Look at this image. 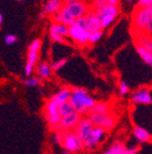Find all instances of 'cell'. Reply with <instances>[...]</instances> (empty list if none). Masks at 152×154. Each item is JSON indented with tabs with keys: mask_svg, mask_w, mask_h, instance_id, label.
<instances>
[{
	"mask_svg": "<svg viewBox=\"0 0 152 154\" xmlns=\"http://www.w3.org/2000/svg\"><path fill=\"white\" fill-rule=\"evenodd\" d=\"M40 84V78L38 77H29L24 80V85L27 87H37Z\"/></svg>",
	"mask_w": 152,
	"mask_h": 154,
	"instance_id": "obj_25",
	"label": "cell"
},
{
	"mask_svg": "<svg viewBox=\"0 0 152 154\" xmlns=\"http://www.w3.org/2000/svg\"><path fill=\"white\" fill-rule=\"evenodd\" d=\"M66 133H67V131H64V130L55 131L54 134H53V140L55 141V143H57V144H61V146H62L63 140H64Z\"/></svg>",
	"mask_w": 152,
	"mask_h": 154,
	"instance_id": "obj_24",
	"label": "cell"
},
{
	"mask_svg": "<svg viewBox=\"0 0 152 154\" xmlns=\"http://www.w3.org/2000/svg\"><path fill=\"white\" fill-rule=\"evenodd\" d=\"M89 120L93 122L96 128H100L105 132H110L115 128L117 123V119L115 116L111 115H98V113H89L87 116Z\"/></svg>",
	"mask_w": 152,
	"mask_h": 154,
	"instance_id": "obj_4",
	"label": "cell"
},
{
	"mask_svg": "<svg viewBox=\"0 0 152 154\" xmlns=\"http://www.w3.org/2000/svg\"><path fill=\"white\" fill-rule=\"evenodd\" d=\"M129 90H130L129 89V85L126 82H121L119 84V92H120V94L122 96L127 95L129 93Z\"/></svg>",
	"mask_w": 152,
	"mask_h": 154,
	"instance_id": "obj_29",
	"label": "cell"
},
{
	"mask_svg": "<svg viewBox=\"0 0 152 154\" xmlns=\"http://www.w3.org/2000/svg\"><path fill=\"white\" fill-rule=\"evenodd\" d=\"M133 135L135 139L140 143H147L152 140V135L140 125H134L133 126Z\"/></svg>",
	"mask_w": 152,
	"mask_h": 154,
	"instance_id": "obj_13",
	"label": "cell"
},
{
	"mask_svg": "<svg viewBox=\"0 0 152 154\" xmlns=\"http://www.w3.org/2000/svg\"><path fill=\"white\" fill-rule=\"evenodd\" d=\"M1 23H2V15L0 14V25H1Z\"/></svg>",
	"mask_w": 152,
	"mask_h": 154,
	"instance_id": "obj_40",
	"label": "cell"
},
{
	"mask_svg": "<svg viewBox=\"0 0 152 154\" xmlns=\"http://www.w3.org/2000/svg\"><path fill=\"white\" fill-rule=\"evenodd\" d=\"M152 7V0H138V8L150 9Z\"/></svg>",
	"mask_w": 152,
	"mask_h": 154,
	"instance_id": "obj_30",
	"label": "cell"
},
{
	"mask_svg": "<svg viewBox=\"0 0 152 154\" xmlns=\"http://www.w3.org/2000/svg\"><path fill=\"white\" fill-rule=\"evenodd\" d=\"M67 63V59H60V60H57V61H54V62L51 64V70H53V71H57V70H60L61 67H63L65 64Z\"/></svg>",
	"mask_w": 152,
	"mask_h": 154,
	"instance_id": "obj_27",
	"label": "cell"
},
{
	"mask_svg": "<svg viewBox=\"0 0 152 154\" xmlns=\"http://www.w3.org/2000/svg\"><path fill=\"white\" fill-rule=\"evenodd\" d=\"M82 118V116L79 115L78 112L75 111L74 113L72 115L67 116V117H64L62 118L61 122H60V125H59V130H64V131H74L76 128V126L78 125L79 121L81 120Z\"/></svg>",
	"mask_w": 152,
	"mask_h": 154,
	"instance_id": "obj_11",
	"label": "cell"
},
{
	"mask_svg": "<svg viewBox=\"0 0 152 154\" xmlns=\"http://www.w3.org/2000/svg\"><path fill=\"white\" fill-rule=\"evenodd\" d=\"M151 18H152V13L149 9L138 8L135 12H134L133 25L136 30L144 31V30H146L148 25H149Z\"/></svg>",
	"mask_w": 152,
	"mask_h": 154,
	"instance_id": "obj_6",
	"label": "cell"
},
{
	"mask_svg": "<svg viewBox=\"0 0 152 154\" xmlns=\"http://www.w3.org/2000/svg\"><path fill=\"white\" fill-rule=\"evenodd\" d=\"M40 48V41L39 40H35L33 41L30 46H29V53H37Z\"/></svg>",
	"mask_w": 152,
	"mask_h": 154,
	"instance_id": "obj_28",
	"label": "cell"
},
{
	"mask_svg": "<svg viewBox=\"0 0 152 154\" xmlns=\"http://www.w3.org/2000/svg\"><path fill=\"white\" fill-rule=\"evenodd\" d=\"M135 45H139L143 48H145L146 51H151L152 53V38L150 35H139L136 40Z\"/></svg>",
	"mask_w": 152,
	"mask_h": 154,
	"instance_id": "obj_18",
	"label": "cell"
},
{
	"mask_svg": "<svg viewBox=\"0 0 152 154\" xmlns=\"http://www.w3.org/2000/svg\"><path fill=\"white\" fill-rule=\"evenodd\" d=\"M50 33L57 34V35L61 36H68L69 31H68V27L64 26L62 24H53L50 28Z\"/></svg>",
	"mask_w": 152,
	"mask_h": 154,
	"instance_id": "obj_20",
	"label": "cell"
},
{
	"mask_svg": "<svg viewBox=\"0 0 152 154\" xmlns=\"http://www.w3.org/2000/svg\"><path fill=\"white\" fill-rule=\"evenodd\" d=\"M135 47H136V51H137L138 55L140 56V58H142L147 64L152 66V53L151 51H146L145 48H143L139 45H135Z\"/></svg>",
	"mask_w": 152,
	"mask_h": 154,
	"instance_id": "obj_22",
	"label": "cell"
},
{
	"mask_svg": "<svg viewBox=\"0 0 152 154\" xmlns=\"http://www.w3.org/2000/svg\"><path fill=\"white\" fill-rule=\"evenodd\" d=\"M69 104L72 106L76 112L79 115H88L90 109L93 108L97 102L93 96L83 88H75L72 90V95L69 99Z\"/></svg>",
	"mask_w": 152,
	"mask_h": 154,
	"instance_id": "obj_1",
	"label": "cell"
},
{
	"mask_svg": "<svg viewBox=\"0 0 152 154\" xmlns=\"http://www.w3.org/2000/svg\"><path fill=\"white\" fill-rule=\"evenodd\" d=\"M62 147L64 148L65 151H68L70 153H79L84 149V143L76 131H67Z\"/></svg>",
	"mask_w": 152,
	"mask_h": 154,
	"instance_id": "obj_5",
	"label": "cell"
},
{
	"mask_svg": "<svg viewBox=\"0 0 152 154\" xmlns=\"http://www.w3.org/2000/svg\"><path fill=\"white\" fill-rule=\"evenodd\" d=\"M69 36L74 40L76 43L81 44V45H85L88 43L89 40V32H87L84 28L78 26L76 24H72L70 27H68Z\"/></svg>",
	"mask_w": 152,
	"mask_h": 154,
	"instance_id": "obj_8",
	"label": "cell"
},
{
	"mask_svg": "<svg viewBox=\"0 0 152 154\" xmlns=\"http://www.w3.org/2000/svg\"><path fill=\"white\" fill-rule=\"evenodd\" d=\"M75 1H77V0H65V3H72V2H75Z\"/></svg>",
	"mask_w": 152,
	"mask_h": 154,
	"instance_id": "obj_37",
	"label": "cell"
},
{
	"mask_svg": "<svg viewBox=\"0 0 152 154\" xmlns=\"http://www.w3.org/2000/svg\"><path fill=\"white\" fill-rule=\"evenodd\" d=\"M38 92H39V94H40V95H43V94H44V91H43V90H42V89H39V90H38Z\"/></svg>",
	"mask_w": 152,
	"mask_h": 154,
	"instance_id": "obj_38",
	"label": "cell"
},
{
	"mask_svg": "<svg viewBox=\"0 0 152 154\" xmlns=\"http://www.w3.org/2000/svg\"><path fill=\"white\" fill-rule=\"evenodd\" d=\"M70 95H72V90L69 89V88H63L57 93H55L54 95L51 96L50 99L52 100L53 102H55V103H57L59 105H62V104L69 101Z\"/></svg>",
	"mask_w": 152,
	"mask_h": 154,
	"instance_id": "obj_14",
	"label": "cell"
},
{
	"mask_svg": "<svg viewBox=\"0 0 152 154\" xmlns=\"http://www.w3.org/2000/svg\"><path fill=\"white\" fill-rule=\"evenodd\" d=\"M61 0H48V2L46 3L44 12L45 13H57L61 9Z\"/></svg>",
	"mask_w": 152,
	"mask_h": 154,
	"instance_id": "obj_19",
	"label": "cell"
},
{
	"mask_svg": "<svg viewBox=\"0 0 152 154\" xmlns=\"http://www.w3.org/2000/svg\"><path fill=\"white\" fill-rule=\"evenodd\" d=\"M4 41H5V44H7V45H11V44L15 43V42L17 41V38H16V36H15V35L9 34L7 36H5Z\"/></svg>",
	"mask_w": 152,
	"mask_h": 154,
	"instance_id": "obj_31",
	"label": "cell"
},
{
	"mask_svg": "<svg viewBox=\"0 0 152 154\" xmlns=\"http://www.w3.org/2000/svg\"><path fill=\"white\" fill-rule=\"evenodd\" d=\"M127 147L120 141H114L112 146L107 150H105L102 154H124Z\"/></svg>",
	"mask_w": 152,
	"mask_h": 154,
	"instance_id": "obj_17",
	"label": "cell"
},
{
	"mask_svg": "<svg viewBox=\"0 0 152 154\" xmlns=\"http://www.w3.org/2000/svg\"><path fill=\"white\" fill-rule=\"evenodd\" d=\"M96 7H101V5H107V0H94Z\"/></svg>",
	"mask_w": 152,
	"mask_h": 154,
	"instance_id": "obj_34",
	"label": "cell"
},
{
	"mask_svg": "<svg viewBox=\"0 0 152 154\" xmlns=\"http://www.w3.org/2000/svg\"><path fill=\"white\" fill-rule=\"evenodd\" d=\"M85 30L89 33L101 30V22L95 12H87L85 15Z\"/></svg>",
	"mask_w": 152,
	"mask_h": 154,
	"instance_id": "obj_12",
	"label": "cell"
},
{
	"mask_svg": "<svg viewBox=\"0 0 152 154\" xmlns=\"http://www.w3.org/2000/svg\"><path fill=\"white\" fill-rule=\"evenodd\" d=\"M129 1H132V0H129Z\"/></svg>",
	"mask_w": 152,
	"mask_h": 154,
	"instance_id": "obj_42",
	"label": "cell"
},
{
	"mask_svg": "<svg viewBox=\"0 0 152 154\" xmlns=\"http://www.w3.org/2000/svg\"><path fill=\"white\" fill-rule=\"evenodd\" d=\"M146 31L148 32V34L152 35V18H151V20H150L149 25L147 26V28H146Z\"/></svg>",
	"mask_w": 152,
	"mask_h": 154,
	"instance_id": "obj_35",
	"label": "cell"
},
{
	"mask_svg": "<svg viewBox=\"0 0 152 154\" xmlns=\"http://www.w3.org/2000/svg\"><path fill=\"white\" fill-rule=\"evenodd\" d=\"M101 22V28H107L112 24L119 14V8L111 5H104L101 7H97L94 11Z\"/></svg>",
	"mask_w": 152,
	"mask_h": 154,
	"instance_id": "obj_3",
	"label": "cell"
},
{
	"mask_svg": "<svg viewBox=\"0 0 152 154\" xmlns=\"http://www.w3.org/2000/svg\"><path fill=\"white\" fill-rule=\"evenodd\" d=\"M105 136H107V132L104 130L100 128H94L92 133L89 134L87 138L83 141L84 143V149L86 150H93L96 147H98L101 142L104 140Z\"/></svg>",
	"mask_w": 152,
	"mask_h": 154,
	"instance_id": "obj_7",
	"label": "cell"
},
{
	"mask_svg": "<svg viewBox=\"0 0 152 154\" xmlns=\"http://www.w3.org/2000/svg\"><path fill=\"white\" fill-rule=\"evenodd\" d=\"M139 151V147H132V148H127L124 154H137Z\"/></svg>",
	"mask_w": 152,
	"mask_h": 154,
	"instance_id": "obj_32",
	"label": "cell"
},
{
	"mask_svg": "<svg viewBox=\"0 0 152 154\" xmlns=\"http://www.w3.org/2000/svg\"><path fill=\"white\" fill-rule=\"evenodd\" d=\"M102 34H103V32L101 31V30L93 32V33H89V40H88V43L94 44V43H96V42H98L100 38H101Z\"/></svg>",
	"mask_w": 152,
	"mask_h": 154,
	"instance_id": "obj_26",
	"label": "cell"
},
{
	"mask_svg": "<svg viewBox=\"0 0 152 154\" xmlns=\"http://www.w3.org/2000/svg\"><path fill=\"white\" fill-rule=\"evenodd\" d=\"M18 1H22V0H18Z\"/></svg>",
	"mask_w": 152,
	"mask_h": 154,
	"instance_id": "obj_41",
	"label": "cell"
},
{
	"mask_svg": "<svg viewBox=\"0 0 152 154\" xmlns=\"http://www.w3.org/2000/svg\"><path fill=\"white\" fill-rule=\"evenodd\" d=\"M38 60V54L37 53H29L28 54V60L27 64L25 66V74L26 76H30L33 72V69L35 66L36 62Z\"/></svg>",
	"mask_w": 152,
	"mask_h": 154,
	"instance_id": "obj_15",
	"label": "cell"
},
{
	"mask_svg": "<svg viewBox=\"0 0 152 154\" xmlns=\"http://www.w3.org/2000/svg\"><path fill=\"white\" fill-rule=\"evenodd\" d=\"M110 112H111V106L105 102H97L89 111V113H98V115H109Z\"/></svg>",
	"mask_w": 152,
	"mask_h": 154,
	"instance_id": "obj_16",
	"label": "cell"
},
{
	"mask_svg": "<svg viewBox=\"0 0 152 154\" xmlns=\"http://www.w3.org/2000/svg\"><path fill=\"white\" fill-rule=\"evenodd\" d=\"M36 73L38 78H48L51 75V66L47 63H40L36 67Z\"/></svg>",
	"mask_w": 152,
	"mask_h": 154,
	"instance_id": "obj_21",
	"label": "cell"
},
{
	"mask_svg": "<svg viewBox=\"0 0 152 154\" xmlns=\"http://www.w3.org/2000/svg\"><path fill=\"white\" fill-rule=\"evenodd\" d=\"M59 13L62 17V25L70 27L76 22V19L87 14V5L82 0H77L75 2L63 5L60 9Z\"/></svg>",
	"mask_w": 152,
	"mask_h": 154,
	"instance_id": "obj_2",
	"label": "cell"
},
{
	"mask_svg": "<svg viewBox=\"0 0 152 154\" xmlns=\"http://www.w3.org/2000/svg\"><path fill=\"white\" fill-rule=\"evenodd\" d=\"M94 128H95V125L93 124V122H92V121L89 120V118L86 116V117H82V118H81V120L79 121L78 125L76 126L75 131H76V133L79 135V137L82 139V141H84V140L89 136V134L92 133V131L94 130Z\"/></svg>",
	"mask_w": 152,
	"mask_h": 154,
	"instance_id": "obj_9",
	"label": "cell"
},
{
	"mask_svg": "<svg viewBox=\"0 0 152 154\" xmlns=\"http://www.w3.org/2000/svg\"><path fill=\"white\" fill-rule=\"evenodd\" d=\"M63 154H72V153H70V152H68V151H63Z\"/></svg>",
	"mask_w": 152,
	"mask_h": 154,
	"instance_id": "obj_39",
	"label": "cell"
},
{
	"mask_svg": "<svg viewBox=\"0 0 152 154\" xmlns=\"http://www.w3.org/2000/svg\"><path fill=\"white\" fill-rule=\"evenodd\" d=\"M107 3L111 5H114V7H117L119 3V0H107Z\"/></svg>",
	"mask_w": 152,
	"mask_h": 154,
	"instance_id": "obj_36",
	"label": "cell"
},
{
	"mask_svg": "<svg viewBox=\"0 0 152 154\" xmlns=\"http://www.w3.org/2000/svg\"><path fill=\"white\" fill-rule=\"evenodd\" d=\"M50 36H51V38H52L54 42H59V43H64V38H63V36L61 35H57V34H53V33H50Z\"/></svg>",
	"mask_w": 152,
	"mask_h": 154,
	"instance_id": "obj_33",
	"label": "cell"
},
{
	"mask_svg": "<svg viewBox=\"0 0 152 154\" xmlns=\"http://www.w3.org/2000/svg\"><path fill=\"white\" fill-rule=\"evenodd\" d=\"M60 116L61 118H64V117H67V116L72 115V113L75 112V109L72 108V106L69 104V102H66V103L62 104L60 106Z\"/></svg>",
	"mask_w": 152,
	"mask_h": 154,
	"instance_id": "obj_23",
	"label": "cell"
},
{
	"mask_svg": "<svg viewBox=\"0 0 152 154\" xmlns=\"http://www.w3.org/2000/svg\"><path fill=\"white\" fill-rule=\"evenodd\" d=\"M130 101L134 105H150L152 104V96L147 89H139L131 94Z\"/></svg>",
	"mask_w": 152,
	"mask_h": 154,
	"instance_id": "obj_10",
	"label": "cell"
}]
</instances>
